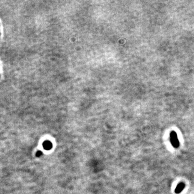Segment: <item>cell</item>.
I'll use <instances>...</instances> for the list:
<instances>
[{"instance_id": "cell-1", "label": "cell", "mask_w": 194, "mask_h": 194, "mask_svg": "<svg viewBox=\"0 0 194 194\" xmlns=\"http://www.w3.org/2000/svg\"><path fill=\"white\" fill-rule=\"evenodd\" d=\"M170 140L171 145L175 148H178L180 146V142L177 135L174 131H172L170 134Z\"/></svg>"}, {"instance_id": "cell-2", "label": "cell", "mask_w": 194, "mask_h": 194, "mask_svg": "<svg viewBox=\"0 0 194 194\" xmlns=\"http://www.w3.org/2000/svg\"><path fill=\"white\" fill-rule=\"evenodd\" d=\"M185 186H186V185H185L184 183L181 182V183H179V184H178V185L176 186V187L175 188V192L176 194L180 193L183 191V190L184 189V188H185Z\"/></svg>"}, {"instance_id": "cell-3", "label": "cell", "mask_w": 194, "mask_h": 194, "mask_svg": "<svg viewBox=\"0 0 194 194\" xmlns=\"http://www.w3.org/2000/svg\"><path fill=\"white\" fill-rule=\"evenodd\" d=\"M43 147L44 149L49 150L52 148L53 145H52V142L50 141H45L43 144Z\"/></svg>"}, {"instance_id": "cell-4", "label": "cell", "mask_w": 194, "mask_h": 194, "mask_svg": "<svg viewBox=\"0 0 194 194\" xmlns=\"http://www.w3.org/2000/svg\"><path fill=\"white\" fill-rule=\"evenodd\" d=\"M43 155V153L42 151H40V150H38L36 152V155L37 157H40L42 155Z\"/></svg>"}]
</instances>
